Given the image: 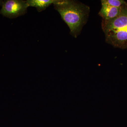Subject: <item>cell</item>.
Listing matches in <instances>:
<instances>
[{"label": "cell", "instance_id": "obj_1", "mask_svg": "<svg viewBox=\"0 0 127 127\" xmlns=\"http://www.w3.org/2000/svg\"><path fill=\"white\" fill-rule=\"evenodd\" d=\"M53 5L70 28L71 34L77 37L87 22L90 11L89 7L70 0H58Z\"/></svg>", "mask_w": 127, "mask_h": 127}, {"label": "cell", "instance_id": "obj_2", "mask_svg": "<svg viewBox=\"0 0 127 127\" xmlns=\"http://www.w3.org/2000/svg\"><path fill=\"white\" fill-rule=\"evenodd\" d=\"M101 25L107 43L115 47L127 49V5L123 6L116 18L102 19Z\"/></svg>", "mask_w": 127, "mask_h": 127}, {"label": "cell", "instance_id": "obj_3", "mask_svg": "<svg viewBox=\"0 0 127 127\" xmlns=\"http://www.w3.org/2000/svg\"><path fill=\"white\" fill-rule=\"evenodd\" d=\"M29 6L26 0H6L0 10V14L10 19L17 18L27 12Z\"/></svg>", "mask_w": 127, "mask_h": 127}, {"label": "cell", "instance_id": "obj_4", "mask_svg": "<svg viewBox=\"0 0 127 127\" xmlns=\"http://www.w3.org/2000/svg\"><path fill=\"white\" fill-rule=\"evenodd\" d=\"M102 7L99 15L103 20H108L116 18L120 14L122 7H116L109 6L107 5L101 4Z\"/></svg>", "mask_w": 127, "mask_h": 127}, {"label": "cell", "instance_id": "obj_5", "mask_svg": "<svg viewBox=\"0 0 127 127\" xmlns=\"http://www.w3.org/2000/svg\"><path fill=\"white\" fill-rule=\"evenodd\" d=\"M58 0H27L28 4L30 6L35 7L39 12L45 10L49 6L57 2Z\"/></svg>", "mask_w": 127, "mask_h": 127}, {"label": "cell", "instance_id": "obj_6", "mask_svg": "<svg viewBox=\"0 0 127 127\" xmlns=\"http://www.w3.org/2000/svg\"><path fill=\"white\" fill-rule=\"evenodd\" d=\"M101 4L107 5L116 7H121L127 5L126 1L123 0H102Z\"/></svg>", "mask_w": 127, "mask_h": 127}, {"label": "cell", "instance_id": "obj_7", "mask_svg": "<svg viewBox=\"0 0 127 127\" xmlns=\"http://www.w3.org/2000/svg\"><path fill=\"white\" fill-rule=\"evenodd\" d=\"M3 2H4V0H0V6H2V5H3Z\"/></svg>", "mask_w": 127, "mask_h": 127}]
</instances>
